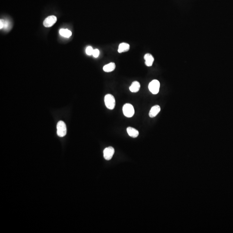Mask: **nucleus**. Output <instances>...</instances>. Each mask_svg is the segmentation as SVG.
I'll return each mask as SVG.
<instances>
[{
    "label": "nucleus",
    "mask_w": 233,
    "mask_h": 233,
    "mask_svg": "<svg viewBox=\"0 0 233 233\" xmlns=\"http://www.w3.org/2000/svg\"><path fill=\"white\" fill-rule=\"evenodd\" d=\"M0 24H1V25H0V28H1V29L3 28V20H2V19H1V22H0Z\"/></svg>",
    "instance_id": "nucleus-16"
},
{
    "label": "nucleus",
    "mask_w": 233,
    "mask_h": 233,
    "mask_svg": "<svg viewBox=\"0 0 233 233\" xmlns=\"http://www.w3.org/2000/svg\"><path fill=\"white\" fill-rule=\"evenodd\" d=\"M114 153H115V150L113 147L111 146L107 147L104 150V157L106 160H110L112 159Z\"/></svg>",
    "instance_id": "nucleus-5"
},
{
    "label": "nucleus",
    "mask_w": 233,
    "mask_h": 233,
    "mask_svg": "<svg viewBox=\"0 0 233 233\" xmlns=\"http://www.w3.org/2000/svg\"><path fill=\"white\" fill-rule=\"evenodd\" d=\"M160 110L161 108L159 105H155L151 109L149 113V116L150 118H154L159 114Z\"/></svg>",
    "instance_id": "nucleus-7"
},
{
    "label": "nucleus",
    "mask_w": 233,
    "mask_h": 233,
    "mask_svg": "<svg viewBox=\"0 0 233 233\" xmlns=\"http://www.w3.org/2000/svg\"><path fill=\"white\" fill-rule=\"evenodd\" d=\"M160 86L159 82L158 80L154 79L149 84V90L153 94H157L159 91Z\"/></svg>",
    "instance_id": "nucleus-4"
},
{
    "label": "nucleus",
    "mask_w": 233,
    "mask_h": 233,
    "mask_svg": "<svg viewBox=\"0 0 233 233\" xmlns=\"http://www.w3.org/2000/svg\"><path fill=\"white\" fill-rule=\"evenodd\" d=\"M123 112L125 116L127 118H131L134 115L135 111L134 106L130 104H125L123 106Z\"/></svg>",
    "instance_id": "nucleus-2"
},
{
    "label": "nucleus",
    "mask_w": 233,
    "mask_h": 233,
    "mask_svg": "<svg viewBox=\"0 0 233 233\" xmlns=\"http://www.w3.org/2000/svg\"><path fill=\"white\" fill-rule=\"evenodd\" d=\"M57 20V18L55 16H49L44 21V26L45 27H50L55 24Z\"/></svg>",
    "instance_id": "nucleus-6"
},
{
    "label": "nucleus",
    "mask_w": 233,
    "mask_h": 233,
    "mask_svg": "<svg viewBox=\"0 0 233 233\" xmlns=\"http://www.w3.org/2000/svg\"><path fill=\"white\" fill-rule=\"evenodd\" d=\"M127 133L129 136L133 138H136L139 134V131L132 127H128L127 129Z\"/></svg>",
    "instance_id": "nucleus-10"
},
{
    "label": "nucleus",
    "mask_w": 233,
    "mask_h": 233,
    "mask_svg": "<svg viewBox=\"0 0 233 233\" xmlns=\"http://www.w3.org/2000/svg\"><path fill=\"white\" fill-rule=\"evenodd\" d=\"M140 88V84L138 81H134L129 87V90L132 93H137Z\"/></svg>",
    "instance_id": "nucleus-9"
},
{
    "label": "nucleus",
    "mask_w": 233,
    "mask_h": 233,
    "mask_svg": "<svg viewBox=\"0 0 233 233\" xmlns=\"http://www.w3.org/2000/svg\"><path fill=\"white\" fill-rule=\"evenodd\" d=\"M100 51L98 49H95L93 51V55L95 58H97L99 55Z\"/></svg>",
    "instance_id": "nucleus-15"
},
{
    "label": "nucleus",
    "mask_w": 233,
    "mask_h": 233,
    "mask_svg": "<svg viewBox=\"0 0 233 233\" xmlns=\"http://www.w3.org/2000/svg\"><path fill=\"white\" fill-rule=\"evenodd\" d=\"M94 49L91 46H89L86 49V53L89 55H93V51Z\"/></svg>",
    "instance_id": "nucleus-14"
},
{
    "label": "nucleus",
    "mask_w": 233,
    "mask_h": 233,
    "mask_svg": "<svg viewBox=\"0 0 233 233\" xmlns=\"http://www.w3.org/2000/svg\"><path fill=\"white\" fill-rule=\"evenodd\" d=\"M57 134L59 137H64L67 134V127L65 122L59 121L57 124Z\"/></svg>",
    "instance_id": "nucleus-3"
},
{
    "label": "nucleus",
    "mask_w": 233,
    "mask_h": 233,
    "mask_svg": "<svg viewBox=\"0 0 233 233\" xmlns=\"http://www.w3.org/2000/svg\"><path fill=\"white\" fill-rule=\"evenodd\" d=\"M116 67L115 64L113 62L107 64L104 66L103 69L104 72H111L113 71Z\"/></svg>",
    "instance_id": "nucleus-12"
},
{
    "label": "nucleus",
    "mask_w": 233,
    "mask_h": 233,
    "mask_svg": "<svg viewBox=\"0 0 233 233\" xmlns=\"http://www.w3.org/2000/svg\"><path fill=\"white\" fill-rule=\"evenodd\" d=\"M144 58L145 60V64L146 66L148 67L152 66L154 61V58L152 55L150 54H146L145 55Z\"/></svg>",
    "instance_id": "nucleus-8"
},
{
    "label": "nucleus",
    "mask_w": 233,
    "mask_h": 233,
    "mask_svg": "<svg viewBox=\"0 0 233 233\" xmlns=\"http://www.w3.org/2000/svg\"><path fill=\"white\" fill-rule=\"evenodd\" d=\"M105 106L110 110L114 109L115 106V97L111 94H107L104 99Z\"/></svg>",
    "instance_id": "nucleus-1"
},
{
    "label": "nucleus",
    "mask_w": 233,
    "mask_h": 233,
    "mask_svg": "<svg viewBox=\"0 0 233 233\" xmlns=\"http://www.w3.org/2000/svg\"><path fill=\"white\" fill-rule=\"evenodd\" d=\"M60 35L66 38H69L72 35V32L67 29H61L59 31Z\"/></svg>",
    "instance_id": "nucleus-13"
},
{
    "label": "nucleus",
    "mask_w": 233,
    "mask_h": 233,
    "mask_svg": "<svg viewBox=\"0 0 233 233\" xmlns=\"http://www.w3.org/2000/svg\"><path fill=\"white\" fill-rule=\"evenodd\" d=\"M130 46L128 44L126 43H122L119 45L118 52L120 53L125 52L129 50Z\"/></svg>",
    "instance_id": "nucleus-11"
}]
</instances>
